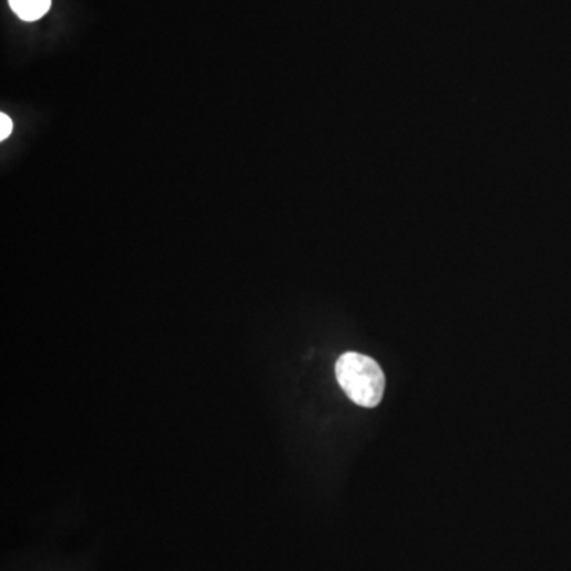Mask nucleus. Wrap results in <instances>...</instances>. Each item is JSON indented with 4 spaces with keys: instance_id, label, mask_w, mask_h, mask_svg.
Instances as JSON below:
<instances>
[{
    "instance_id": "3",
    "label": "nucleus",
    "mask_w": 571,
    "mask_h": 571,
    "mask_svg": "<svg viewBox=\"0 0 571 571\" xmlns=\"http://www.w3.org/2000/svg\"><path fill=\"white\" fill-rule=\"evenodd\" d=\"M13 122L12 119L7 117L6 114L0 115V140H7V137L12 133Z\"/></svg>"
},
{
    "instance_id": "1",
    "label": "nucleus",
    "mask_w": 571,
    "mask_h": 571,
    "mask_svg": "<svg viewBox=\"0 0 571 571\" xmlns=\"http://www.w3.org/2000/svg\"><path fill=\"white\" fill-rule=\"evenodd\" d=\"M340 388L351 402L364 408H375L385 394L386 378L377 360L359 353H345L335 364Z\"/></svg>"
},
{
    "instance_id": "2",
    "label": "nucleus",
    "mask_w": 571,
    "mask_h": 571,
    "mask_svg": "<svg viewBox=\"0 0 571 571\" xmlns=\"http://www.w3.org/2000/svg\"><path fill=\"white\" fill-rule=\"evenodd\" d=\"M10 7L23 21H37L49 13L52 0H9Z\"/></svg>"
}]
</instances>
